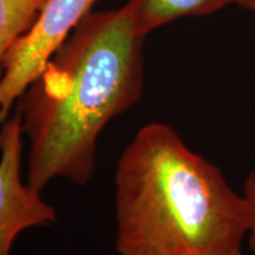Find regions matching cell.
Returning a JSON list of instances; mask_svg holds the SVG:
<instances>
[{
  "label": "cell",
  "mask_w": 255,
  "mask_h": 255,
  "mask_svg": "<svg viewBox=\"0 0 255 255\" xmlns=\"http://www.w3.org/2000/svg\"><path fill=\"white\" fill-rule=\"evenodd\" d=\"M242 195L248 208V233L247 241L251 255H255V168L248 175L244 184Z\"/></svg>",
  "instance_id": "obj_7"
},
{
  "label": "cell",
  "mask_w": 255,
  "mask_h": 255,
  "mask_svg": "<svg viewBox=\"0 0 255 255\" xmlns=\"http://www.w3.org/2000/svg\"><path fill=\"white\" fill-rule=\"evenodd\" d=\"M145 36L126 4L87 14L57 50L18 109L28 187L41 193L58 177L90 182L101 132L142 96Z\"/></svg>",
  "instance_id": "obj_1"
},
{
  "label": "cell",
  "mask_w": 255,
  "mask_h": 255,
  "mask_svg": "<svg viewBox=\"0 0 255 255\" xmlns=\"http://www.w3.org/2000/svg\"><path fill=\"white\" fill-rule=\"evenodd\" d=\"M254 13H255V11H254Z\"/></svg>",
  "instance_id": "obj_9"
},
{
  "label": "cell",
  "mask_w": 255,
  "mask_h": 255,
  "mask_svg": "<svg viewBox=\"0 0 255 255\" xmlns=\"http://www.w3.org/2000/svg\"><path fill=\"white\" fill-rule=\"evenodd\" d=\"M21 115L17 110L0 130V255L11 254L21 232L50 226L57 220L55 207L21 180Z\"/></svg>",
  "instance_id": "obj_4"
},
{
  "label": "cell",
  "mask_w": 255,
  "mask_h": 255,
  "mask_svg": "<svg viewBox=\"0 0 255 255\" xmlns=\"http://www.w3.org/2000/svg\"><path fill=\"white\" fill-rule=\"evenodd\" d=\"M115 187L119 255H242L250 220L244 195L170 124L136 132Z\"/></svg>",
  "instance_id": "obj_2"
},
{
  "label": "cell",
  "mask_w": 255,
  "mask_h": 255,
  "mask_svg": "<svg viewBox=\"0 0 255 255\" xmlns=\"http://www.w3.org/2000/svg\"><path fill=\"white\" fill-rule=\"evenodd\" d=\"M46 0H0V76L5 57L32 26Z\"/></svg>",
  "instance_id": "obj_6"
},
{
  "label": "cell",
  "mask_w": 255,
  "mask_h": 255,
  "mask_svg": "<svg viewBox=\"0 0 255 255\" xmlns=\"http://www.w3.org/2000/svg\"><path fill=\"white\" fill-rule=\"evenodd\" d=\"M234 4L240 5L241 7H245L250 11H255V0H234Z\"/></svg>",
  "instance_id": "obj_8"
},
{
  "label": "cell",
  "mask_w": 255,
  "mask_h": 255,
  "mask_svg": "<svg viewBox=\"0 0 255 255\" xmlns=\"http://www.w3.org/2000/svg\"><path fill=\"white\" fill-rule=\"evenodd\" d=\"M127 4L141 31L148 34L183 17L214 13L234 0H129Z\"/></svg>",
  "instance_id": "obj_5"
},
{
  "label": "cell",
  "mask_w": 255,
  "mask_h": 255,
  "mask_svg": "<svg viewBox=\"0 0 255 255\" xmlns=\"http://www.w3.org/2000/svg\"><path fill=\"white\" fill-rule=\"evenodd\" d=\"M95 0H46L36 20L9 49L0 76V126L15 102L37 81L49 60L90 13Z\"/></svg>",
  "instance_id": "obj_3"
}]
</instances>
